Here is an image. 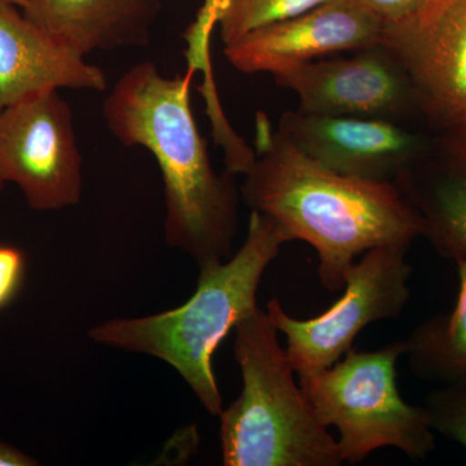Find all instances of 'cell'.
Returning a JSON list of instances; mask_svg holds the SVG:
<instances>
[{
	"mask_svg": "<svg viewBox=\"0 0 466 466\" xmlns=\"http://www.w3.org/2000/svg\"><path fill=\"white\" fill-rule=\"evenodd\" d=\"M193 76H168L152 61L131 66L103 103L110 134L157 161L164 183V235L198 268L232 256L240 222V187L218 173L193 116Z\"/></svg>",
	"mask_w": 466,
	"mask_h": 466,
	"instance_id": "1",
	"label": "cell"
},
{
	"mask_svg": "<svg viewBox=\"0 0 466 466\" xmlns=\"http://www.w3.org/2000/svg\"><path fill=\"white\" fill-rule=\"evenodd\" d=\"M257 148L241 200L271 218L289 241L314 248L325 289L341 290L358 257L372 248L410 247L421 236L415 211L395 184L336 173L262 124Z\"/></svg>",
	"mask_w": 466,
	"mask_h": 466,
	"instance_id": "2",
	"label": "cell"
},
{
	"mask_svg": "<svg viewBox=\"0 0 466 466\" xmlns=\"http://www.w3.org/2000/svg\"><path fill=\"white\" fill-rule=\"evenodd\" d=\"M287 242L271 218L251 211L240 249L198 269V287L186 303L147 317L109 319L92 327L88 337L97 345L165 361L188 383L202 407L219 416L223 398L214 375V352L258 308L263 275Z\"/></svg>",
	"mask_w": 466,
	"mask_h": 466,
	"instance_id": "3",
	"label": "cell"
},
{
	"mask_svg": "<svg viewBox=\"0 0 466 466\" xmlns=\"http://www.w3.org/2000/svg\"><path fill=\"white\" fill-rule=\"evenodd\" d=\"M233 330L242 391L218 416L223 465L343 464L337 441L296 381L268 312L257 308Z\"/></svg>",
	"mask_w": 466,
	"mask_h": 466,
	"instance_id": "4",
	"label": "cell"
},
{
	"mask_svg": "<svg viewBox=\"0 0 466 466\" xmlns=\"http://www.w3.org/2000/svg\"><path fill=\"white\" fill-rule=\"evenodd\" d=\"M404 352L403 339L376 351L351 349L332 367L297 373L319 421L339 431L343 462L358 464L383 447L413 460L433 452L428 410L408 404L398 390L397 364Z\"/></svg>",
	"mask_w": 466,
	"mask_h": 466,
	"instance_id": "5",
	"label": "cell"
},
{
	"mask_svg": "<svg viewBox=\"0 0 466 466\" xmlns=\"http://www.w3.org/2000/svg\"><path fill=\"white\" fill-rule=\"evenodd\" d=\"M408 249L383 245L366 251L350 268L341 299L318 317L294 319L280 300H269L267 312L285 336V351L296 373L332 367L368 325L400 317L410 297Z\"/></svg>",
	"mask_w": 466,
	"mask_h": 466,
	"instance_id": "6",
	"label": "cell"
},
{
	"mask_svg": "<svg viewBox=\"0 0 466 466\" xmlns=\"http://www.w3.org/2000/svg\"><path fill=\"white\" fill-rule=\"evenodd\" d=\"M0 180L33 210L58 211L84 196V157L72 106L57 91L0 109Z\"/></svg>",
	"mask_w": 466,
	"mask_h": 466,
	"instance_id": "7",
	"label": "cell"
},
{
	"mask_svg": "<svg viewBox=\"0 0 466 466\" xmlns=\"http://www.w3.org/2000/svg\"><path fill=\"white\" fill-rule=\"evenodd\" d=\"M380 45L406 73L434 131L466 126V0H438L415 20L383 25Z\"/></svg>",
	"mask_w": 466,
	"mask_h": 466,
	"instance_id": "8",
	"label": "cell"
},
{
	"mask_svg": "<svg viewBox=\"0 0 466 466\" xmlns=\"http://www.w3.org/2000/svg\"><path fill=\"white\" fill-rule=\"evenodd\" d=\"M293 91L299 112L330 116L385 119L408 125L421 118L404 70L381 45L350 57L312 60L274 76Z\"/></svg>",
	"mask_w": 466,
	"mask_h": 466,
	"instance_id": "9",
	"label": "cell"
},
{
	"mask_svg": "<svg viewBox=\"0 0 466 466\" xmlns=\"http://www.w3.org/2000/svg\"><path fill=\"white\" fill-rule=\"evenodd\" d=\"M278 131L303 155L336 173L392 184L424 155L431 137L385 119L297 109L281 115Z\"/></svg>",
	"mask_w": 466,
	"mask_h": 466,
	"instance_id": "10",
	"label": "cell"
},
{
	"mask_svg": "<svg viewBox=\"0 0 466 466\" xmlns=\"http://www.w3.org/2000/svg\"><path fill=\"white\" fill-rule=\"evenodd\" d=\"M382 21L357 0H330L299 15L251 30L225 46L236 70L281 75L319 57L380 45Z\"/></svg>",
	"mask_w": 466,
	"mask_h": 466,
	"instance_id": "11",
	"label": "cell"
},
{
	"mask_svg": "<svg viewBox=\"0 0 466 466\" xmlns=\"http://www.w3.org/2000/svg\"><path fill=\"white\" fill-rule=\"evenodd\" d=\"M104 92V70L0 0V109L58 90Z\"/></svg>",
	"mask_w": 466,
	"mask_h": 466,
	"instance_id": "12",
	"label": "cell"
},
{
	"mask_svg": "<svg viewBox=\"0 0 466 466\" xmlns=\"http://www.w3.org/2000/svg\"><path fill=\"white\" fill-rule=\"evenodd\" d=\"M394 184L437 253L466 259V126L434 131L424 155Z\"/></svg>",
	"mask_w": 466,
	"mask_h": 466,
	"instance_id": "13",
	"label": "cell"
},
{
	"mask_svg": "<svg viewBox=\"0 0 466 466\" xmlns=\"http://www.w3.org/2000/svg\"><path fill=\"white\" fill-rule=\"evenodd\" d=\"M81 56L143 48L162 9V0H25L20 8Z\"/></svg>",
	"mask_w": 466,
	"mask_h": 466,
	"instance_id": "14",
	"label": "cell"
},
{
	"mask_svg": "<svg viewBox=\"0 0 466 466\" xmlns=\"http://www.w3.org/2000/svg\"><path fill=\"white\" fill-rule=\"evenodd\" d=\"M456 265L459 293L453 309L422 321L403 339L412 372L440 386H466V259Z\"/></svg>",
	"mask_w": 466,
	"mask_h": 466,
	"instance_id": "15",
	"label": "cell"
},
{
	"mask_svg": "<svg viewBox=\"0 0 466 466\" xmlns=\"http://www.w3.org/2000/svg\"><path fill=\"white\" fill-rule=\"evenodd\" d=\"M330 0H226L218 27L223 45L251 30L305 14Z\"/></svg>",
	"mask_w": 466,
	"mask_h": 466,
	"instance_id": "16",
	"label": "cell"
},
{
	"mask_svg": "<svg viewBox=\"0 0 466 466\" xmlns=\"http://www.w3.org/2000/svg\"><path fill=\"white\" fill-rule=\"evenodd\" d=\"M226 0H204L198 16L188 29L183 34L187 43L184 56L187 60V70L192 75L202 73L204 84H214L211 70L210 41L214 27L218 25L220 12L225 7Z\"/></svg>",
	"mask_w": 466,
	"mask_h": 466,
	"instance_id": "17",
	"label": "cell"
},
{
	"mask_svg": "<svg viewBox=\"0 0 466 466\" xmlns=\"http://www.w3.org/2000/svg\"><path fill=\"white\" fill-rule=\"evenodd\" d=\"M424 407L433 431L466 449V386H440Z\"/></svg>",
	"mask_w": 466,
	"mask_h": 466,
	"instance_id": "18",
	"label": "cell"
},
{
	"mask_svg": "<svg viewBox=\"0 0 466 466\" xmlns=\"http://www.w3.org/2000/svg\"><path fill=\"white\" fill-rule=\"evenodd\" d=\"M25 276V253L14 245L0 244V311L17 299Z\"/></svg>",
	"mask_w": 466,
	"mask_h": 466,
	"instance_id": "19",
	"label": "cell"
},
{
	"mask_svg": "<svg viewBox=\"0 0 466 466\" xmlns=\"http://www.w3.org/2000/svg\"><path fill=\"white\" fill-rule=\"evenodd\" d=\"M375 14L383 25L415 20L429 11L438 0H357Z\"/></svg>",
	"mask_w": 466,
	"mask_h": 466,
	"instance_id": "20",
	"label": "cell"
},
{
	"mask_svg": "<svg viewBox=\"0 0 466 466\" xmlns=\"http://www.w3.org/2000/svg\"><path fill=\"white\" fill-rule=\"evenodd\" d=\"M39 460L32 458L24 451L0 441V466H38Z\"/></svg>",
	"mask_w": 466,
	"mask_h": 466,
	"instance_id": "21",
	"label": "cell"
},
{
	"mask_svg": "<svg viewBox=\"0 0 466 466\" xmlns=\"http://www.w3.org/2000/svg\"><path fill=\"white\" fill-rule=\"evenodd\" d=\"M3 2L12 3V5H17L18 8H23L25 0H3Z\"/></svg>",
	"mask_w": 466,
	"mask_h": 466,
	"instance_id": "22",
	"label": "cell"
},
{
	"mask_svg": "<svg viewBox=\"0 0 466 466\" xmlns=\"http://www.w3.org/2000/svg\"><path fill=\"white\" fill-rule=\"evenodd\" d=\"M5 184L0 180V195H2L3 188H5Z\"/></svg>",
	"mask_w": 466,
	"mask_h": 466,
	"instance_id": "23",
	"label": "cell"
}]
</instances>
